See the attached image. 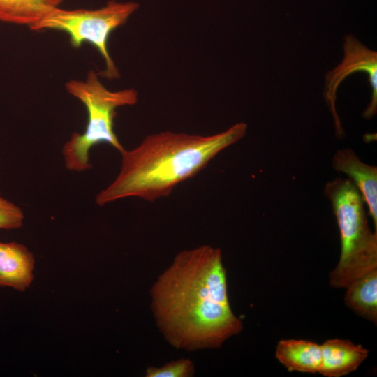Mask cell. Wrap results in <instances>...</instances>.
I'll return each mask as SVG.
<instances>
[{"label":"cell","instance_id":"1","mask_svg":"<svg viewBox=\"0 0 377 377\" xmlns=\"http://www.w3.org/2000/svg\"><path fill=\"white\" fill-rule=\"evenodd\" d=\"M220 249L179 252L150 289L156 325L170 346L187 351L218 348L243 323L231 309Z\"/></svg>","mask_w":377,"mask_h":377},{"label":"cell","instance_id":"2","mask_svg":"<svg viewBox=\"0 0 377 377\" xmlns=\"http://www.w3.org/2000/svg\"><path fill=\"white\" fill-rule=\"evenodd\" d=\"M244 122L209 135L170 131L147 135L121 154L115 179L96 195L98 206L127 198L149 202L169 195L175 188L204 170L220 152L242 139Z\"/></svg>","mask_w":377,"mask_h":377},{"label":"cell","instance_id":"3","mask_svg":"<svg viewBox=\"0 0 377 377\" xmlns=\"http://www.w3.org/2000/svg\"><path fill=\"white\" fill-rule=\"evenodd\" d=\"M340 235L339 261L329 275L330 285L346 288L354 280L377 269V232L369 226L364 201L348 178H335L324 186Z\"/></svg>","mask_w":377,"mask_h":377},{"label":"cell","instance_id":"4","mask_svg":"<svg viewBox=\"0 0 377 377\" xmlns=\"http://www.w3.org/2000/svg\"><path fill=\"white\" fill-rule=\"evenodd\" d=\"M65 87L70 94L82 103L87 112L84 131L74 132L62 148L66 168L80 172L92 167L89 163V151L95 145L106 143L119 153L125 149L114 131L116 110L136 104L138 93L131 88L110 91L91 70L85 80H71Z\"/></svg>","mask_w":377,"mask_h":377},{"label":"cell","instance_id":"5","mask_svg":"<svg viewBox=\"0 0 377 377\" xmlns=\"http://www.w3.org/2000/svg\"><path fill=\"white\" fill-rule=\"evenodd\" d=\"M138 6L135 2L110 1L105 6L93 10H64L57 7L29 28L34 31H64L75 48H79L84 43H90L105 61V70L101 75L110 80L117 79L120 74L108 52V39L115 29L127 22Z\"/></svg>","mask_w":377,"mask_h":377},{"label":"cell","instance_id":"6","mask_svg":"<svg viewBox=\"0 0 377 377\" xmlns=\"http://www.w3.org/2000/svg\"><path fill=\"white\" fill-rule=\"evenodd\" d=\"M343 52L342 61L325 75L323 89V97L333 118L336 135L341 138L345 133L336 109L337 91L348 75L358 71H364L369 75L371 96L362 117L369 120L377 112L376 52L369 49L356 37L350 34L344 37Z\"/></svg>","mask_w":377,"mask_h":377},{"label":"cell","instance_id":"7","mask_svg":"<svg viewBox=\"0 0 377 377\" xmlns=\"http://www.w3.org/2000/svg\"><path fill=\"white\" fill-rule=\"evenodd\" d=\"M332 165L337 172L346 174L359 191L377 232V168L362 162L351 149L337 151Z\"/></svg>","mask_w":377,"mask_h":377},{"label":"cell","instance_id":"8","mask_svg":"<svg viewBox=\"0 0 377 377\" xmlns=\"http://www.w3.org/2000/svg\"><path fill=\"white\" fill-rule=\"evenodd\" d=\"M34 257L24 245L0 242V287L24 292L34 280Z\"/></svg>","mask_w":377,"mask_h":377},{"label":"cell","instance_id":"9","mask_svg":"<svg viewBox=\"0 0 377 377\" xmlns=\"http://www.w3.org/2000/svg\"><path fill=\"white\" fill-rule=\"evenodd\" d=\"M320 346L318 374L326 377H341L353 372L369 355L367 348L346 339H328Z\"/></svg>","mask_w":377,"mask_h":377},{"label":"cell","instance_id":"10","mask_svg":"<svg viewBox=\"0 0 377 377\" xmlns=\"http://www.w3.org/2000/svg\"><path fill=\"white\" fill-rule=\"evenodd\" d=\"M275 357L288 371L316 374L321 362V346L303 339H282L278 341Z\"/></svg>","mask_w":377,"mask_h":377},{"label":"cell","instance_id":"11","mask_svg":"<svg viewBox=\"0 0 377 377\" xmlns=\"http://www.w3.org/2000/svg\"><path fill=\"white\" fill-rule=\"evenodd\" d=\"M346 306L374 323L377 322V269L354 280L346 288Z\"/></svg>","mask_w":377,"mask_h":377},{"label":"cell","instance_id":"12","mask_svg":"<svg viewBox=\"0 0 377 377\" xmlns=\"http://www.w3.org/2000/svg\"><path fill=\"white\" fill-rule=\"evenodd\" d=\"M63 0H0V21L27 25L38 22Z\"/></svg>","mask_w":377,"mask_h":377},{"label":"cell","instance_id":"13","mask_svg":"<svg viewBox=\"0 0 377 377\" xmlns=\"http://www.w3.org/2000/svg\"><path fill=\"white\" fill-rule=\"evenodd\" d=\"M193 362L188 358H180L160 367H149L146 377H191L194 375Z\"/></svg>","mask_w":377,"mask_h":377},{"label":"cell","instance_id":"14","mask_svg":"<svg viewBox=\"0 0 377 377\" xmlns=\"http://www.w3.org/2000/svg\"><path fill=\"white\" fill-rule=\"evenodd\" d=\"M24 219V212L20 207L0 196V229H18L22 227Z\"/></svg>","mask_w":377,"mask_h":377}]
</instances>
